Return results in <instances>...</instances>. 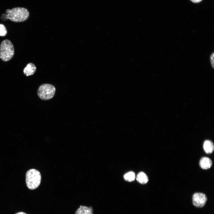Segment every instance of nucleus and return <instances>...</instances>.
<instances>
[{"label": "nucleus", "instance_id": "obj_8", "mask_svg": "<svg viewBox=\"0 0 214 214\" xmlns=\"http://www.w3.org/2000/svg\"><path fill=\"white\" fill-rule=\"evenodd\" d=\"M93 212L92 207L80 205L75 212V214H93Z\"/></svg>", "mask_w": 214, "mask_h": 214}, {"label": "nucleus", "instance_id": "obj_15", "mask_svg": "<svg viewBox=\"0 0 214 214\" xmlns=\"http://www.w3.org/2000/svg\"><path fill=\"white\" fill-rule=\"evenodd\" d=\"M15 214H27L24 212H18Z\"/></svg>", "mask_w": 214, "mask_h": 214}, {"label": "nucleus", "instance_id": "obj_14", "mask_svg": "<svg viewBox=\"0 0 214 214\" xmlns=\"http://www.w3.org/2000/svg\"><path fill=\"white\" fill-rule=\"evenodd\" d=\"M192 2L194 3H199L201 2L202 0H190Z\"/></svg>", "mask_w": 214, "mask_h": 214}, {"label": "nucleus", "instance_id": "obj_3", "mask_svg": "<svg viewBox=\"0 0 214 214\" xmlns=\"http://www.w3.org/2000/svg\"><path fill=\"white\" fill-rule=\"evenodd\" d=\"M26 179L28 188L31 190L35 189L39 186L40 183V173L35 169H30L26 173Z\"/></svg>", "mask_w": 214, "mask_h": 214}, {"label": "nucleus", "instance_id": "obj_10", "mask_svg": "<svg viewBox=\"0 0 214 214\" xmlns=\"http://www.w3.org/2000/svg\"><path fill=\"white\" fill-rule=\"evenodd\" d=\"M136 179L139 182L143 184H146L148 181L147 176L142 172H140L137 174Z\"/></svg>", "mask_w": 214, "mask_h": 214}, {"label": "nucleus", "instance_id": "obj_4", "mask_svg": "<svg viewBox=\"0 0 214 214\" xmlns=\"http://www.w3.org/2000/svg\"><path fill=\"white\" fill-rule=\"evenodd\" d=\"M56 90V88L54 85L48 84H43L39 87L37 95L41 100H48L54 97Z\"/></svg>", "mask_w": 214, "mask_h": 214}, {"label": "nucleus", "instance_id": "obj_12", "mask_svg": "<svg viewBox=\"0 0 214 214\" xmlns=\"http://www.w3.org/2000/svg\"><path fill=\"white\" fill-rule=\"evenodd\" d=\"M7 33V31L5 26L2 24H0V36H4Z\"/></svg>", "mask_w": 214, "mask_h": 214}, {"label": "nucleus", "instance_id": "obj_7", "mask_svg": "<svg viewBox=\"0 0 214 214\" xmlns=\"http://www.w3.org/2000/svg\"><path fill=\"white\" fill-rule=\"evenodd\" d=\"M36 70V67L34 64L30 63H28L23 70L24 74L26 76L33 75Z\"/></svg>", "mask_w": 214, "mask_h": 214}, {"label": "nucleus", "instance_id": "obj_6", "mask_svg": "<svg viewBox=\"0 0 214 214\" xmlns=\"http://www.w3.org/2000/svg\"><path fill=\"white\" fill-rule=\"evenodd\" d=\"M211 160L207 157L202 158L199 161V166L202 169H207L210 168L212 166Z\"/></svg>", "mask_w": 214, "mask_h": 214}, {"label": "nucleus", "instance_id": "obj_5", "mask_svg": "<svg viewBox=\"0 0 214 214\" xmlns=\"http://www.w3.org/2000/svg\"><path fill=\"white\" fill-rule=\"evenodd\" d=\"M207 200V197L204 193H196L193 195V204L197 207L202 208L206 204Z\"/></svg>", "mask_w": 214, "mask_h": 214}, {"label": "nucleus", "instance_id": "obj_11", "mask_svg": "<svg viewBox=\"0 0 214 214\" xmlns=\"http://www.w3.org/2000/svg\"><path fill=\"white\" fill-rule=\"evenodd\" d=\"M124 177L125 180L128 182H131L135 180V175L133 172L130 171L125 174Z\"/></svg>", "mask_w": 214, "mask_h": 214}, {"label": "nucleus", "instance_id": "obj_9", "mask_svg": "<svg viewBox=\"0 0 214 214\" xmlns=\"http://www.w3.org/2000/svg\"><path fill=\"white\" fill-rule=\"evenodd\" d=\"M203 148L206 153H212L214 150V146L213 142L210 140L205 141L204 143Z\"/></svg>", "mask_w": 214, "mask_h": 214}, {"label": "nucleus", "instance_id": "obj_2", "mask_svg": "<svg viewBox=\"0 0 214 214\" xmlns=\"http://www.w3.org/2000/svg\"><path fill=\"white\" fill-rule=\"evenodd\" d=\"M14 54V47L11 42L7 39L3 40L0 45V58L7 62L12 59Z\"/></svg>", "mask_w": 214, "mask_h": 214}, {"label": "nucleus", "instance_id": "obj_13", "mask_svg": "<svg viewBox=\"0 0 214 214\" xmlns=\"http://www.w3.org/2000/svg\"><path fill=\"white\" fill-rule=\"evenodd\" d=\"M214 52H213L210 55V63L213 68H214Z\"/></svg>", "mask_w": 214, "mask_h": 214}, {"label": "nucleus", "instance_id": "obj_1", "mask_svg": "<svg viewBox=\"0 0 214 214\" xmlns=\"http://www.w3.org/2000/svg\"><path fill=\"white\" fill-rule=\"evenodd\" d=\"M6 13L2 14L1 19L6 21L7 19L15 22H23L29 18V13L27 9L21 7H17L6 10Z\"/></svg>", "mask_w": 214, "mask_h": 214}]
</instances>
